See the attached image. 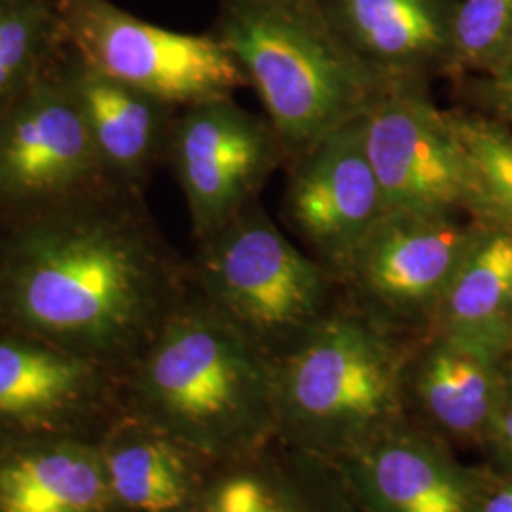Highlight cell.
<instances>
[{
	"label": "cell",
	"mask_w": 512,
	"mask_h": 512,
	"mask_svg": "<svg viewBox=\"0 0 512 512\" xmlns=\"http://www.w3.org/2000/svg\"><path fill=\"white\" fill-rule=\"evenodd\" d=\"M139 416L215 465L277 437L275 361L192 283L131 368Z\"/></svg>",
	"instance_id": "7a4b0ae2"
},
{
	"label": "cell",
	"mask_w": 512,
	"mask_h": 512,
	"mask_svg": "<svg viewBox=\"0 0 512 512\" xmlns=\"http://www.w3.org/2000/svg\"><path fill=\"white\" fill-rule=\"evenodd\" d=\"M507 353H511V359H509V380H511V387H512V349H509Z\"/></svg>",
	"instance_id": "4316f807"
},
{
	"label": "cell",
	"mask_w": 512,
	"mask_h": 512,
	"mask_svg": "<svg viewBox=\"0 0 512 512\" xmlns=\"http://www.w3.org/2000/svg\"><path fill=\"white\" fill-rule=\"evenodd\" d=\"M484 222L389 211L338 277L342 298L408 340L423 338Z\"/></svg>",
	"instance_id": "8992f818"
},
{
	"label": "cell",
	"mask_w": 512,
	"mask_h": 512,
	"mask_svg": "<svg viewBox=\"0 0 512 512\" xmlns=\"http://www.w3.org/2000/svg\"><path fill=\"white\" fill-rule=\"evenodd\" d=\"M192 287L272 361L310 334L340 302L338 283L253 203L188 262Z\"/></svg>",
	"instance_id": "5b68a950"
},
{
	"label": "cell",
	"mask_w": 512,
	"mask_h": 512,
	"mask_svg": "<svg viewBox=\"0 0 512 512\" xmlns=\"http://www.w3.org/2000/svg\"><path fill=\"white\" fill-rule=\"evenodd\" d=\"M114 507L103 454L52 442L0 459V512H109Z\"/></svg>",
	"instance_id": "ffe728a7"
},
{
	"label": "cell",
	"mask_w": 512,
	"mask_h": 512,
	"mask_svg": "<svg viewBox=\"0 0 512 512\" xmlns=\"http://www.w3.org/2000/svg\"><path fill=\"white\" fill-rule=\"evenodd\" d=\"M414 340L344 298L275 361L277 439L340 461L410 418L406 368Z\"/></svg>",
	"instance_id": "277c9868"
},
{
	"label": "cell",
	"mask_w": 512,
	"mask_h": 512,
	"mask_svg": "<svg viewBox=\"0 0 512 512\" xmlns=\"http://www.w3.org/2000/svg\"><path fill=\"white\" fill-rule=\"evenodd\" d=\"M512 57V0H458L448 74L494 76Z\"/></svg>",
	"instance_id": "603a6c76"
},
{
	"label": "cell",
	"mask_w": 512,
	"mask_h": 512,
	"mask_svg": "<svg viewBox=\"0 0 512 512\" xmlns=\"http://www.w3.org/2000/svg\"><path fill=\"white\" fill-rule=\"evenodd\" d=\"M480 512H512V484L484 499Z\"/></svg>",
	"instance_id": "484cf974"
},
{
	"label": "cell",
	"mask_w": 512,
	"mask_h": 512,
	"mask_svg": "<svg viewBox=\"0 0 512 512\" xmlns=\"http://www.w3.org/2000/svg\"><path fill=\"white\" fill-rule=\"evenodd\" d=\"M450 124L465 148L484 203V220L512 230V131L499 120L448 110Z\"/></svg>",
	"instance_id": "7402d4cb"
},
{
	"label": "cell",
	"mask_w": 512,
	"mask_h": 512,
	"mask_svg": "<svg viewBox=\"0 0 512 512\" xmlns=\"http://www.w3.org/2000/svg\"><path fill=\"white\" fill-rule=\"evenodd\" d=\"M488 97L494 109L512 124V57L499 73L488 78Z\"/></svg>",
	"instance_id": "cb8c5ba5"
},
{
	"label": "cell",
	"mask_w": 512,
	"mask_h": 512,
	"mask_svg": "<svg viewBox=\"0 0 512 512\" xmlns=\"http://www.w3.org/2000/svg\"><path fill=\"white\" fill-rule=\"evenodd\" d=\"M61 59L0 107V213L110 183Z\"/></svg>",
	"instance_id": "30bf717a"
},
{
	"label": "cell",
	"mask_w": 512,
	"mask_h": 512,
	"mask_svg": "<svg viewBox=\"0 0 512 512\" xmlns=\"http://www.w3.org/2000/svg\"><path fill=\"white\" fill-rule=\"evenodd\" d=\"M55 6L65 46L76 57L179 109L247 86L238 61L211 31H169L110 0H55Z\"/></svg>",
	"instance_id": "52a82bcc"
},
{
	"label": "cell",
	"mask_w": 512,
	"mask_h": 512,
	"mask_svg": "<svg viewBox=\"0 0 512 512\" xmlns=\"http://www.w3.org/2000/svg\"><path fill=\"white\" fill-rule=\"evenodd\" d=\"M429 334L494 357L512 346V230L486 220L459 266ZM427 336V334H425Z\"/></svg>",
	"instance_id": "d6986e66"
},
{
	"label": "cell",
	"mask_w": 512,
	"mask_h": 512,
	"mask_svg": "<svg viewBox=\"0 0 512 512\" xmlns=\"http://www.w3.org/2000/svg\"><path fill=\"white\" fill-rule=\"evenodd\" d=\"M458 0H319L332 25L391 84L448 74Z\"/></svg>",
	"instance_id": "4fadbf2b"
},
{
	"label": "cell",
	"mask_w": 512,
	"mask_h": 512,
	"mask_svg": "<svg viewBox=\"0 0 512 512\" xmlns=\"http://www.w3.org/2000/svg\"><path fill=\"white\" fill-rule=\"evenodd\" d=\"M112 503L126 512H192L215 463L139 414L101 452Z\"/></svg>",
	"instance_id": "e0dca14e"
},
{
	"label": "cell",
	"mask_w": 512,
	"mask_h": 512,
	"mask_svg": "<svg viewBox=\"0 0 512 512\" xmlns=\"http://www.w3.org/2000/svg\"><path fill=\"white\" fill-rule=\"evenodd\" d=\"M190 287L143 192L105 183L0 213V323L101 366L141 359Z\"/></svg>",
	"instance_id": "6da1fadb"
},
{
	"label": "cell",
	"mask_w": 512,
	"mask_h": 512,
	"mask_svg": "<svg viewBox=\"0 0 512 512\" xmlns=\"http://www.w3.org/2000/svg\"><path fill=\"white\" fill-rule=\"evenodd\" d=\"M363 512H480L475 480L412 418L336 461Z\"/></svg>",
	"instance_id": "7c38bea8"
},
{
	"label": "cell",
	"mask_w": 512,
	"mask_h": 512,
	"mask_svg": "<svg viewBox=\"0 0 512 512\" xmlns=\"http://www.w3.org/2000/svg\"><path fill=\"white\" fill-rule=\"evenodd\" d=\"M365 147L387 211L471 215L484 220L475 169L421 84H397L363 116Z\"/></svg>",
	"instance_id": "9c48e42d"
},
{
	"label": "cell",
	"mask_w": 512,
	"mask_h": 512,
	"mask_svg": "<svg viewBox=\"0 0 512 512\" xmlns=\"http://www.w3.org/2000/svg\"><path fill=\"white\" fill-rule=\"evenodd\" d=\"M499 361L440 334L414 340L406 368L410 418L458 439L482 435L501 410Z\"/></svg>",
	"instance_id": "2e32d148"
},
{
	"label": "cell",
	"mask_w": 512,
	"mask_h": 512,
	"mask_svg": "<svg viewBox=\"0 0 512 512\" xmlns=\"http://www.w3.org/2000/svg\"><path fill=\"white\" fill-rule=\"evenodd\" d=\"M192 512H363L340 467L275 437L220 463Z\"/></svg>",
	"instance_id": "9a60e30c"
},
{
	"label": "cell",
	"mask_w": 512,
	"mask_h": 512,
	"mask_svg": "<svg viewBox=\"0 0 512 512\" xmlns=\"http://www.w3.org/2000/svg\"><path fill=\"white\" fill-rule=\"evenodd\" d=\"M494 435L497 442L501 444L503 452L512 459V406L511 408H501L497 412L494 421Z\"/></svg>",
	"instance_id": "d4e9b609"
},
{
	"label": "cell",
	"mask_w": 512,
	"mask_h": 512,
	"mask_svg": "<svg viewBox=\"0 0 512 512\" xmlns=\"http://www.w3.org/2000/svg\"><path fill=\"white\" fill-rule=\"evenodd\" d=\"M63 50L55 0H0V107L46 73Z\"/></svg>",
	"instance_id": "44dd1931"
},
{
	"label": "cell",
	"mask_w": 512,
	"mask_h": 512,
	"mask_svg": "<svg viewBox=\"0 0 512 512\" xmlns=\"http://www.w3.org/2000/svg\"><path fill=\"white\" fill-rule=\"evenodd\" d=\"M61 63L107 179L143 192L165 162L179 107L99 73L67 46Z\"/></svg>",
	"instance_id": "5bb4252c"
},
{
	"label": "cell",
	"mask_w": 512,
	"mask_h": 512,
	"mask_svg": "<svg viewBox=\"0 0 512 512\" xmlns=\"http://www.w3.org/2000/svg\"><path fill=\"white\" fill-rule=\"evenodd\" d=\"M103 366L37 338L0 336V425L48 427L92 399Z\"/></svg>",
	"instance_id": "ac0fdd59"
},
{
	"label": "cell",
	"mask_w": 512,
	"mask_h": 512,
	"mask_svg": "<svg viewBox=\"0 0 512 512\" xmlns=\"http://www.w3.org/2000/svg\"><path fill=\"white\" fill-rule=\"evenodd\" d=\"M285 213L338 283L349 258L389 213L366 152L363 116L294 158Z\"/></svg>",
	"instance_id": "8fae6325"
},
{
	"label": "cell",
	"mask_w": 512,
	"mask_h": 512,
	"mask_svg": "<svg viewBox=\"0 0 512 512\" xmlns=\"http://www.w3.org/2000/svg\"><path fill=\"white\" fill-rule=\"evenodd\" d=\"M283 160L289 156L272 122L234 97L179 109L165 162L183 190L194 239L209 238L256 203Z\"/></svg>",
	"instance_id": "ba28073f"
},
{
	"label": "cell",
	"mask_w": 512,
	"mask_h": 512,
	"mask_svg": "<svg viewBox=\"0 0 512 512\" xmlns=\"http://www.w3.org/2000/svg\"><path fill=\"white\" fill-rule=\"evenodd\" d=\"M211 33L238 61L289 160L397 86L349 46L319 0H220Z\"/></svg>",
	"instance_id": "3957f363"
}]
</instances>
